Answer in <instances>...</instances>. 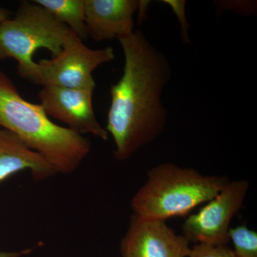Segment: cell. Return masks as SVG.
Wrapping results in <instances>:
<instances>
[{"mask_svg":"<svg viewBox=\"0 0 257 257\" xmlns=\"http://www.w3.org/2000/svg\"><path fill=\"white\" fill-rule=\"evenodd\" d=\"M139 4L137 0H84L87 37L102 42L131 35Z\"/></svg>","mask_w":257,"mask_h":257,"instance_id":"9","label":"cell"},{"mask_svg":"<svg viewBox=\"0 0 257 257\" xmlns=\"http://www.w3.org/2000/svg\"><path fill=\"white\" fill-rule=\"evenodd\" d=\"M27 171L35 181L57 175L55 169L14 133L0 127V183L18 172Z\"/></svg>","mask_w":257,"mask_h":257,"instance_id":"10","label":"cell"},{"mask_svg":"<svg viewBox=\"0 0 257 257\" xmlns=\"http://www.w3.org/2000/svg\"><path fill=\"white\" fill-rule=\"evenodd\" d=\"M190 242L166 221L131 216L120 243L122 257H188Z\"/></svg>","mask_w":257,"mask_h":257,"instance_id":"8","label":"cell"},{"mask_svg":"<svg viewBox=\"0 0 257 257\" xmlns=\"http://www.w3.org/2000/svg\"><path fill=\"white\" fill-rule=\"evenodd\" d=\"M76 37L40 5L23 2L13 18L0 23V61L14 59L20 76L36 63L37 50L45 49L56 57Z\"/></svg>","mask_w":257,"mask_h":257,"instance_id":"4","label":"cell"},{"mask_svg":"<svg viewBox=\"0 0 257 257\" xmlns=\"http://www.w3.org/2000/svg\"><path fill=\"white\" fill-rule=\"evenodd\" d=\"M115 57L112 47L93 50L76 37L62 52L50 60L42 59L20 75L33 84L44 86L95 89L93 72Z\"/></svg>","mask_w":257,"mask_h":257,"instance_id":"5","label":"cell"},{"mask_svg":"<svg viewBox=\"0 0 257 257\" xmlns=\"http://www.w3.org/2000/svg\"><path fill=\"white\" fill-rule=\"evenodd\" d=\"M226 176L204 175L170 162L147 172L145 183L131 201L134 215L166 221L183 216L217 195L229 182Z\"/></svg>","mask_w":257,"mask_h":257,"instance_id":"3","label":"cell"},{"mask_svg":"<svg viewBox=\"0 0 257 257\" xmlns=\"http://www.w3.org/2000/svg\"><path fill=\"white\" fill-rule=\"evenodd\" d=\"M188 257H235L228 245H210L197 243L191 248Z\"/></svg>","mask_w":257,"mask_h":257,"instance_id":"13","label":"cell"},{"mask_svg":"<svg viewBox=\"0 0 257 257\" xmlns=\"http://www.w3.org/2000/svg\"><path fill=\"white\" fill-rule=\"evenodd\" d=\"M229 241L234 246L235 257H257V233L244 225L231 228Z\"/></svg>","mask_w":257,"mask_h":257,"instance_id":"12","label":"cell"},{"mask_svg":"<svg viewBox=\"0 0 257 257\" xmlns=\"http://www.w3.org/2000/svg\"><path fill=\"white\" fill-rule=\"evenodd\" d=\"M166 4L170 5L172 8L174 13L178 17L179 22L182 25V35L185 41L188 40V32L187 30L189 28L188 24H187V19L185 15V2L184 1H164Z\"/></svg>","mask_w":257,"mask_h":257,"instance_id":"14","label":"cell"},{"mask_svg":"<svg viewBox=\"0 0 257 257\" xmlns=\"http://www.w3.org/2000/svg\"><path fill=\"white\" fill-rule=\"evenodd\" d=\"M30 248L19 251H0V257H20L25 256L31 252Z\"/></svg>","mask_w":257,"mask_h":257,"instance_id":"15","label":"cell"},{"mask_svg":"<svg viewBox=\"0 0 257 257\" xmlns=\"http://www.w3.org/2000/svg\"><path fill=\"white\" fill-rule=\"evenodd\" d=\"M32 2L48 11L82 42L87 40L84 0H34Z\"/></svg>","mask_w":257,"mask_h":257,"instance_id":"11","label":"cell"},{"mask_svg":"<svg viewBox=\"0 0 257 257\" xmlns=\"http://www.w3.org/2000/svg\"><path fill=\"white\" fill-rule=\"evenodd\" d=\"M118 41L124 68L119 81L111 86L105 130L114 142L115 160L124 162L165 131L168 112L162 94L172 69L167 56L140 30Z\"/></svg>","mask_w":257,"mask_h":257,"instance_id":"1","label":"cell"},{"mask_svg":"<svg viewBox=\"0 0 257 257\" xmlns=\"http://www.w3.org/2000/svg\"><path fill=\"white\" fill-rule=\"evenodd\" d=\"M12 18V13L10 10L6 8H1L0 7V23L6 21Z\"/></svg>","mask_w":257,"mask_h":257,"instance_id":"16","label":"cell"},{"mask_svg":"<svg viewBox=\"0 0 257 257\" xmlns=\"http://www.w3.org/2000/svg\"><path fill=\"white\" fill-rule=\"evenodd\" d=\"M94 91L44 86L38 93V98L49 117L59 120L67 128L83 136L91 135L107 141L109 135L96 119L93 108Z\"/></svg>","mask_w":257,"mask_h":257,"instance_id":"7","label":"cell"},{"mask_svg":"<svg viewBox=\"0 0 257 257\" xmlns=\"http://www.w3.org/2000/svg\"><path fill=\"white\" fill-rule=\"evenodd\" d=\"M0 127L14 133L52 166L57 175L75 172L91 151L83 135L54 123L40 104L24 99L0 69Z\"/></svg>","mask_w":257,"mask_h":257,"instance_id":"2","label":"cell"},{"mask_svg":"<svg viewBox=\"0 0 257 257\" xmlns=\"http://www.w3.org/2000/svg\"><path fill=\"white\" fill-rule=\"evenodd\" d=\"M249 183L244 179L229 181L222 190L206 203L183 224V236L189 242L228 245L231 221L241 210Z\"/></svg>","mask_w":257,"mask_h":257,"instance_id":"6","label":"cell"}]
</instances>
